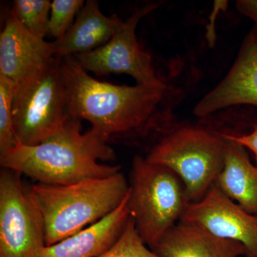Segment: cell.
<instances>
[{"label":"cell","mask_w":257,"mask_h":257,"mask_svg":"<svg viewBox=\"0 0 257 257\" xmlns=\"http://www.w3.org/2000/svg\"><path fill=\"white\" fill-rule=\"evenodd\" d=\"M62 58L15 88L13 126L19 144L35 146L51 138L71 119Z\"/></svg>","instance_id":"6"},{"label":"cell","mask_w":257,"mask_h":257,"mask_svg":"<svg viewBox=\"0 0 257 257\" xmlns=\"http://www.w3.org/2000/svg\"><path fill=\"white\" fill-rule=\"evenodd\" d=\"M20 176L0 172V257H38L46 246L41 214Z\"/></svg>","instance_id":"7"},{"label":"cell","mask_w":257,"mask_h":257,"mask_svg":"<svg viewBox=\"0 0 257 257\" xmlns=\"http://www.w3.org/2000/svg\"><path fill=\"white\" fill-rule=\"evenodd\" d=\"M179 221L200 226L220 239L241 243L246 257H257V215L250 214L215 184L200 200L190 203Z\"/></svg>","instance_id":"9"},{"label":"cell","mask_w":257,"mask_h":257,"mask_svg":"<svg viewBox=\"0 0 257 257\" xmlns=\"http://www.w3.org/2000/svg\"><path fill=\"white\" fill-rule=\"evenodd\" d=\"M30 189L43 220L45 244L51 246L111 214L130 186L119 172L70 185L38 183Z\"/></svg>","instance_id":"3"},{"label":"cell","mask_w":257,"mask_h":257,"mask_svg":"<svg viewBox=\"0 0 257 257\" xmlns=\"http://www.w3.org/2000/svg\"><path fill=\"white\" fill-rule=\"evenodd\" d=\"M84 5L82 0H54L51 5L47 36L55 39V41L62 39Z\"/></svg>","instance_id":"19"},{"label":"cell","mask_w":257,"mask_h":257,"mask_svg":"<svg viewBox=\"0 0 257 257\" xmlns=\"http://www.w3.org/2000/svg\"><path fill=\"white\" fill-rule=\"evenodd\" d=\"M81 128V120L71 118L43 143L35 146L19 144L0 158L2 168L52 185H70L119 172V166L100 163L116 159L108 143L96 130L82 133Z\"/></svg>","instance_id":"2"},{"label":"cell","mask_w":257,"mask_h":257,"mask_svg":"<svg viewBox=\"0 0 257 257\" xmlns=\"http://www.w3.org/2000/svg\"><path fill=\"white\" fill-rule=\"evenodd\" d=\"M225 137L236 142L244 148L251 150L254 155L257 167V124L253 126L252 131L246 135H232L231 133H224Z\"/></svg>","instance_id":"20"},{"label":"cell","mask_w":257,"mask_h":257,"mask_svg":"<svg viewBox=\"0 0 257 257\" xmlns=\"http://www.w3.org/2000/svg\"><path fill=\"white\" fill-rule=\"evenodd\" d=\"M160 257L245 256L241 243L216 237L200 226L179 221L151 248Z\"/></svg>","instance_id":"14"},{"label":"cell","mask_w":257,"mask_h":257,"mask_svg":"<svg viewBox=\"0 0 257 257\" xmlns=\"http://www.w3.org/2000/svg\"><path fill=\"white\" fill-rule=\"evenodd\" d=\"M223 135L226 140L224 167L215 184L243 210L257 215V167L244 147Z\"/></svg>","instance_id":"15"},{"label":"cell","mask_w":257,"mask_h":257,"mask_svg":"<svg viewBox=\"0 0 257 257\" xmlns=\"http://www.w3.org/2000/svg\"><path fill=\"white\" fill-rule=\"evenodd\" d=\"M159 6L160 3H150L135 10L107 43L74 57L87 72L97 75L125 74L131 76L137 84L152 87L166 85L167 83L157 74L154 67L151 55L143 50L136 35L140 20Z\"/></svg>","instance_id":"8"},{"label":"cell","mask_w":257,"mask_h":257,"mask_svg":"<svg viewBox=\"0 0 257 257\" xmlns=\"http://www.w3.org/2000/svg\"><path fill=\"white\" fill-rule=\"evenodd\" d=\"M226 147L223 132L204 125H176L145 158L175 172L192 203L202 199L215 184L224 167Z\"/></svg>","instance_id":"4"},{"label":"cell","mask_w":257,"mask_h":257,"mask_svg":"<svg viewBox=\"0 0 257 257\" xmlns=\"http://www.w3.org/2000/svg\"><path fill=\"white\" fill-rule=\"evenodd\" d=\"M124 22L116 15L106 16L97 1L88 0L64 36L52 42L55 55L63 58L96 50L107 43Z\"/></svg>","instance_id":"13"},{"label":"cell","mask_w":257,"mask_h":257,"mask_svg":"<svg viewBox=\"0 0 257 257\" xmlns=\"http://www.w3.org/2000/svg\"><path fill=\"white\" fill-rule=\"evenodd\" d=\"M51 5L50 0H15L11 11L30 33L45 39L48 30Z\"/></svg>","instance_id":"16"},{"label":"cell","mask_w":257,"mask_h":257,"mask_svg":"<svg viewBox=\"0 0 257 257\" xmlns=\"http://www.w3.org/2000/svg\"><path fill=\"white\" fill-rule=\"evenodd\" d=\"M190 204L178 176L143 157L134 158L128 207L140 237L151 248Z\"/></svg>","instance_id":"5"},{"label":"cell","mask_w":257,"mask_h":257,"mask_svg":"<svg viewBox=\"0 0 257 257\" xmlns=\"http://www.w3.org/2000/svg\"><path fill=\"white\" fill-rule=\"evenodd\" d=\"M128 199V192L109 215L55 244L45 246L38 257L101 256L119 239L130 220Z\"/></svg>","instance_id":"12"},{"label":"cell","mask_w":257,"mask_h":257,"mask_svg":"<svg viewBox=\"0 0 257 257\" xmlns=\"http://www.w3.org/2000/svg\"><path fill=\"white\" fill-rule=\"evenodd\" d=\"M236 10L250 19L257 30V0H239L236 2Z\"/></svg>","instance_id":"21"},{"label":"cell","mask_w":257,"mask_h":257,"mask_svg":"<svg viewBox=\"0 0 257 257\" xmlns=\"http://www.w3.org/2000/svg\"><path fill=\"white\" fill-rule=\"evenodd\" d=\"M144 242L130 216L119 239L106 252L99 257H160Z\"/></svg>","instance_id":"18"},{"label":"cell","mask_w":257,"mask_h":257,"mask_svg":"<svg viewBox=\"0 0 257 257\" xmlns=\"http://www.w3.org/2000/svg\"><path fill=\"white\" fill-rule=\"evenodd\" d=\"M56 57L53 43L32 35L10 12L0 34V75L20 85L45 70Z\"/></svg>","instance_id":"10"},{"label":"cell","mask_w":257,"mask_h":257,"mask_svg":"<svg viewBox=\"0 0 257 257\" xmlns=\"http://www.w3.org/2000/svg\"><path fill=\"white\" fill-rule=\"evenodd\" d=\"M16 85L0 75V158L18 146L13 119V101Z\"/></svg>","instance_id":"17"},{"label":"cell","mask_w":257,"mask_h":257,"mask_svg":"<svg viewBox=\"0 0 257 257\" xmlns=\"http://www.w3.org/2000/svg\"><path fill=\"white\" fill-rule=\"evenodd\" d=\"M240 104L257 106V30L254 28L243 40L228 73L197 103L194 114L206 118L225 108Z\"/></svg>","instance_id":"11"},{"label":"cell","mask_w":257,"mask_h":257,"mask_svg":"<svg viewBox=\"0 0 257 257\" xmlns=\"http://www.w3.org/2000/svg\"><path fill=\"white\" fill-rule=\"evenodd\" d=\"M71 117L92 124L106 143L136 142L167 133L172 124L177 90L136 84L116 85L88 74L74 56L62 58Z\"/></svg>","instance_id":"1"}]
</instances>
